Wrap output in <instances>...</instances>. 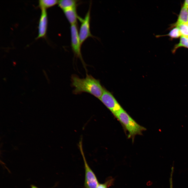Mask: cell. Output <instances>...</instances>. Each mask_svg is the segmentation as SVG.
<instances>
[{
	"instance_id": "1",
	"label": "cell",
	"mask_w": 188,
	"mask_h": 188,
	"mask_svg": "<svg viewBox=\"0 0 188 188\" xmlns=\"http://www.w3.org/2000/svg\"><path fill=\"white\" fill-rule=\"evenodd\" d=\"M72 86L74 87L73 92L75 94L87 92L99 99L103 94L104 89L99 80L87 74L85 78H80L75 75L71 77Z\"/></svg>"
},
{
	"instance_id": "2",
	"label": "cell",
	"mask_w": 188,
	"mask_h": 188,
	"mask_svg": "<svg viewBox=\"0 0 188 188\" xmlns=\"http://www.w3.org/2000/svg\"><path fill=\"white\" fill-rule=\"evenodd\" d=\"M114 115L125 126L129 136L133 138L136 135L141 134L146 130L145 128L137 124L123 108Z\"/></svg>"
},
{
	"instance_id": "3",
	"label": "cell",
	"mask_w": 188,
	"mask_h": 188,
	"mask_svg": "<svg viewBox=\"0 0 188 188\" xmlns=\"http://www.w3.org/2000/svg\"><path fill=\"white\" fill-rule=\"evenodd\" d=\"M78 146L84 162L85 173V186L86 188H96L99 183L95 175L88 165L85 159L83 151L82 140L79 141Z\"/></svg>"
},
{
	"instance_id": "4",
	"label": "cell",
	"mask_w": 188,
	"mask_h": 188,
	"mask_svg": "<svg viewBox=\"0 0 188 188\" xmlns=\"http://www.w3.org/2000/svg\"><path fill=\"white\" fill-rule=\"evenodd\" d=\"M84 18L79 17V20L81 24L79 32V35L81 44L88 38L94 37L90 30L91 5Z\"/></svg>"
},
{
	"instance_id": "5",
	"label": "cell",
	"mask_w": 188,
	"mask_h": 188,
	"mask_svg": "<svg viewBox=\"0 0 188 188\" xmlns=\"http://www.w3.org/2000/svg\"><path fill=\"white\" fill-rule=\"evenodd\" d=\"M71 47L75 56L79 58L84 63L81 51V45L80 41L77 24L71 25L70 27Z\"/></svg>"
},
{
	"instance_id": "6",
	"label": "cell",
	"mask_w": 188,
	"mask_h": 188,
	"mask_svg": "<svg viewBox=\"0 0 188 188\" xmlns=\"http://www.w3.org/2000/svg\"><path fill=\"white\" fill-rule=\"evenodd\" d=\"M99 99L114 115L122 108L111 93L105 89Z\"/></svg>"
},
{
	"instance_id": "7",
	"label": "cell",
	"mask_w": 188,
	"mask_h": 188,
	"mask_svg": "<svg viewBox=\"0 0 188 188\" xmlns=\"http://www.w3.org/2000/svg\"><path fill=\"white\" fill-rule=\"evenodd\" d=\"M40 9L41 12L38 27V35L36 38V39L44 37L46 32L47 18L46 10L43 8Z\"/></svg>"
},
{
	"instance_id": "8",
	"label": "cell",
	"mask_w": 188,
	"mask_h": 188,
	"mask_svg": "<svg viewBox=\"0 0 188 188\" xmlns=\"http://www.w3.org/2000/svg\"><path fill=\"white\" fill-rule=\"evenodd\" d=\"M64 15L71 25L77 24L80 17L78 15L76 8L63 11Z\"/></svg>"
},
{
	"instance_id": "9",
	"label": "cell",
	"mask_w": 188,
	"mask_h": 188,
	"mask_svg": "<svg viewBox=\"0 0 188 188\" xmlns=\"http://www.w3.org/2000/svg\"><path fill=\"white\" fill-rule=\"evenodd\" d=\"M183 24L188 25V10L183 7L176 22L172 25V27H176Z\"/></svg>"
},
{
	"instance_id": "10",
	"label": "cell",
	"mask_w": 188,
	"mask_h": 188,
	"mask_svg": "<svg viewBox=\"0 0 188 188\" xmlns=\"http://www.w3.org/2000/svg\"><path fill=\"white\" fill-rule=\"evenodd\" d=\"M58 6L63 10L77 8L78 1L75 0H61L58 1Z\"/></svg>"
},
{
	"instance_id": "11",
	"label": "cell",
	"mask_w": 188,
	"mask_h": 188,
	"mask_svg": "<svg viewBox=\"0 0 188 188\" xmlns=\"http://www.w3.org/2000/svg\"><path fill=\"white\" fill-rule=\"evenodd\" d=\"M58 1L57 0H40L39 1V6L40 9H46L58 4Z\"/></svg>"
},
{
	"instance_id": "12",
	"label": "cell",
	"mask_w": 188,
	"mask_h": 188,
	"mask_svg": "<svg viewBox=\"0 0 188 188\" xmlns=\"http://www.w3.org/2000/svg\"><path fill=\"white\" fill-rule=\"evenodd\" d=\"M183 47L188 49V38L181 36L180 37L179 42L174 46L172 52H174L178 48Z\"/></svg>"
},
{
	"instance_id": "13",
	"label": "cell",
	"mask_w": 188,
	"mask_h": 188,
	"mask_svg": "<svg viewBox=\"0 0 188 188\" xmlns=\"http://www.w3.org/2000/svg\"><path fill=\"white\" fill-rule=\"evenodd\" d=\"M165 35L169 36L173 38H178L181 36L179 30L177 27H175L168 34Z\"/></svg>"
},
{
	"instance_id": "14",
	"label": "cell",
	"mask_w": 188,
	"mask_h": 188,
	"mask_svg": "<svg viewBox=\"0 0 188 188\" xmlns=\"http://www.w3.org/2000/svg\"><path fill=\"white\" fill-rule=\"evenodd\" d=\"M176 27H177L179 30L181 36L188 38V25H181Z\"/></svg>"
},
{
	"instance_id": "15",
	"label": "cell",
	"mask_w": 188,
	"mask_h": 188,
	"mask_svg": "<svg viewBox=\"0 0 188 188\" xmlns=\"http://www.w3.org/2000/svg\"><path fill=\"white\" fill-rule=\"evenodd\" d=\"M113 179H110L103 184H99L96 188H108L113 183Z\"/></svg>"
},
{
	"instance_id": "16",
	"label": "cell",
	"mask_w": 188,
	"mask_h": 188,
	"mask_svg": "<svg viewBox=\"0 0 188 188\" xmlns=\"http://www.w3.org/2000/svg\"><path fill=\"white\" fill-rule=\"evenodd\" d=\"M173 168L172 167V168L171 173V177L170 179V188H173V183H172V176L173 172Z\"/></svg>"
},
{
	"instance_id": "17",
	"label": "cell",
	"mask_w": 188,
	"mask_h": 188,
	"mask_svg": "<svg viewBox=\"0 0 188 188\" xmlns=\"http://www.w3.org/2000/svg\"><path fill=\"white\" fill-rule=\"evenodd\" d=\"M183 7L188 10V0L185 1Z\"/></svg>"
},
{
	"instance_id": "18",
	"label": "cell",
	"mask_w": 188,
	"mask_h": 188,
	"mask_svg": "<svg viewBox=\"0 0 188 188\" xmlns=\"http://www.w3.org/2000/svg\"><path fill=\"white\" fill-rule=\"evenodd\" d=\"M31 188H39L37 187H36V186L33 185H31Z\"/></svg>"
}]
</instances>
